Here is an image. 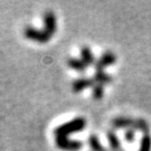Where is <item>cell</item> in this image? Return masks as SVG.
<instances>
[{"label": "cell", "mask_w": 151, "mask_h": 151, "mask_svg": "<svg viewBox=\"0 0 151 151\" xmlns=\"http://www.w3.org/2000/svg\"><path fill=\"white\" fill-rule=\"evenodd\" d=\"M86 126V121L84 118H76L55 129V137H68L73 132L82 131Z\"/></svg>", "instance_id": "1"}, {"label": "cell", "mask_w": 151, "mask_h": 151, "mask_svg": "<svg viewBox=\"0 0 151 151\" xmlns=\"http://www.w3.org/2000/svg\"><path fill=\"white\" fill-rule=\"evenodd\" d=\"M57 147L64 151H78L82 148V143L80 141H73L68 137H56Z\"/></svg>", "instance_id": "2"}, {"label": "cell", "mask_w": 151, "mask_h": 151, "mask_svg": "<svg viewBox=\"0 0 151 151\" xmlns=\"http://www.w3.org/2000/svg\"><path fill=\"white\" fill-rule=\"evenodd\" d=\"M24 36L27 39H29V40L37 41L39 43H46L52 38L44 29L41 31V29H37V28L32 27V26L25 27V29H24Z\"/></svg>", "instance_id": "3"}, {"label": "cell", "mask_w": 151, "mask_h": 151, "mask_svg": "<svg viewBox=\"0 0 151 151\" xmlns=\"http://www.w3.org/2000/svg\"><path fill=\"white\" fill-rule=\"evenodd\" d=\"M43 20H44V31L46 32L50 37H52L57 29V21H56V16L52 11H47L45 12L44 16H43Z\"/></svg>", "instance_id": "4"}, {"label": "cell", "mask_w": 151, "mask_h": 151, "mask_svg": "<svg viewBox=\"0 0 151 151\" xmlns=\"http://www.w3.org/2000/svg\"><path fill=\"white\" fill-rule=\"evenodd\" d=\"M114 129H133L135 124V119L129 116H118L111 122Z\"/></svg>", "instance_id": "5"}, {"label": "cell", "mask_w": 151, "mask_h": 151, "mask_svg": "<svg viewBox=\"0 0 151 151\" xmlns=\"http://www.w3.org/2000/svg\"><path fill=\"white\" fill-rule=\"evenodd\" d=\"M116 61V57L113 52H104L101 56V58L98 59V61L94 64V65H96V69H97V70H104L105 67L114 64Z\"/></svg>", "instance_id": "6"}, {"label": "cell", "mask_w": 151, "mask_h": 151, "mask_svg": "<svg viewBox=\"0 0 151 151\" xmlns=\"http://www.w3.org/2000/svg\"><path fill=\"white\" fill-rule=\"evenodd\" d=\"M94 80L92 79H88V78H80L77 79L73 82V85H71V88H73V91L76 92V93H79L82 90L86 89L88 87H91V86H94Z\"/></svg>", "instance_id": "7"}, {"label": "cell", "mask_w": 151, "mask_h": 151, "mask_svg": "<svg viewBox=\"0 0 151 151\" xmlns=\"http://www.w3.org/2000/svg\"><path fill=\"white\" fill-rule=\"evenodd\" d=\"M81 60L85 63V65H92V64H96L94 62V57L93 54L91 52L90 48L88 46H83L81 48Z\"/></svg>", "instance_id": "8"}, {"label": "cell", "mask_w": 151, "mask_h": 151, "mask_svg": "<svg viewBox=\"0 0 151 151\" xmlns=\"http://www.w3.org/2000/svg\"><path fill=\"white\" fill-rule=\"evenodd\" d=\"M93 80L97 84L104 85V84H109L112 81V78H111V76H109L108 73H106L104 70H96Z\"/></svg>", "instance_id": "9"}, {"label": "cell", "mask_w": 151, "mask_h": 151, "mask_svg": "<svg viewBox=\"0 0 151 151\" xmlns=\"http://www.w3.org/2000/svg\"><path fill=\"white\" fill-rule=\"evenodd\" d=\"M107 139H108L109 145L113 151H122V145H121L120 139L113 131L107 132Z\"/></svg>", "instance_id": "10"}, {"label": "cell", "mask_w": 151, "mask_h": 151, "mask_svg": "<svg viewBox=\"0 0 151 151\" xmlns=\"http://www.w3.org/2000/svg\"><path fill=\"white\" fill-rule=\"evenodd\" d=\"M67 65H68L71 69H73V70H76V71H80V73L85 71L86 70V67H87L82 60L77 59V58H69V59L67 60Z\"/></svg>", "instance_id": "11"}, {"label": "cell", "mask_w": 151, "mask_h": 151, "mask_svg": "<svg viewBox=\"0 0 151 151\" xmlns=\"http://www.w3.org/2000/svg\"><path fill=\"white\" fill-rule=\"evenodd\" d=\"M134 130H139V131L143 132L145 134H149L150 132V126L149 123L147 122L145 119H135V124H134Z\"/></svg>", "instance_id": "12"}, {"label": "cell", "mask_w": 151, "mask_h": 151, "mask_svg": "<svg viewBox=\"0 0 151 151\" xmlns=\"http://www.w3.org/2000/svg\"><path fill=\"white\" fill-rule=\"evenodd\" d=\"M88 143H89V147L91 148L92 151H106L104 149V147L101 145L97 135H90L89 139H88Z\"/></svg>", "instance_id": "13"}, {"label": "cell", "mask_w": 151, "mask_h": 151, "mask_svg": "<svg viewBox=\"0 0 151 151\" xmlns=\"http://www.w3.org/2000/svg\"><path fill=\"white\" fill-rule=\"evenodd\" d=\"M139 151H151V135L145 134L141 139Z\"/></svg>", "instance_id": "14"}, {"label": "cell", "mask_w": 151, "mask_h": 151, "mask_svg": "<svg viewBox=\"0 0 151 151\" xmlns=\"http://www.w3.org/2000/svg\"><path fill=\"white\" fill-rule=\"evenodd\" d=\"M104 97V86L101 84H96L92 88V98L94 100H101Z\"/></svg>", "instance_id": "15"}, {"label": "cell", "mask_w": 151, "mask_h": 151, "mask_svg": "<svg viewBox=\"0 0 151 151\" xmlns=\"http://www.w3.org/2000/svg\"><path fill=\"white\" fill-rule=\"evenodd\" d=\"M125 139L128 143H132V142L135 139V130L134 129H127L125 131V134H124Z\"/></svg>", "instance_id": "16"}]
</instances>
